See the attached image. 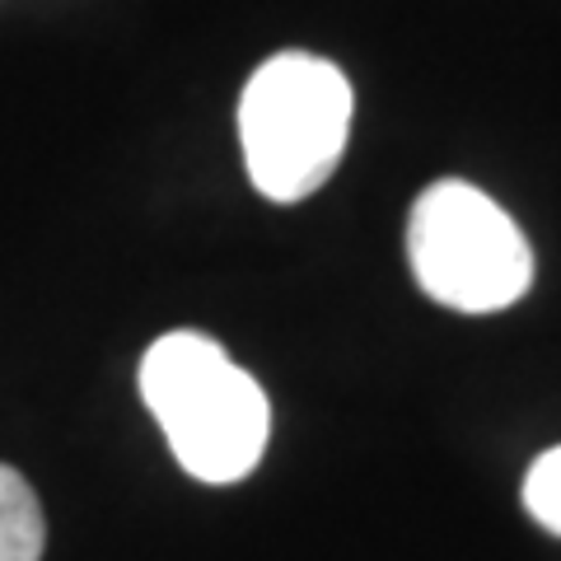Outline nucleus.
Here are the masks:
<instances>
[{
    "mask_svg": "<svg viewBox=\"0 0 561 561\" xmlns=\"http://www.w3.org/2000/svg\"><path fill=\"white\" fill-rule=\"evenodd\" d=\"M140 398L160 421L173 459L206 486H234L262 463L272 402L262 383L206 332H164L140 356Z\"/></svg>",
    "mask_w": 561,
    "mask_h": 561,
    "instance_id": "f257e3e1",
    "label": "nucleus"
},
{
    "mask_svg": "<svg viewBox=\"0 0 561 561\" xmlns=\"http://www.w3.org/2000/svg\"><path fill=\"white\" fill-rule=\"evenodd\" d=\"M346 70L313 51H276L239 99V140L249 179L267 202H305L328 183L351 140Z\"/></svg>",
    "mask_w": 561,
    "mask_h": 561,
    "instance_id": "f03ea898",
    "label": "nucleus"
},
{
    "mask_svg": "<svg viewBox=\"0 0 561 561\" xmlns=\"http://www.w3.org/2000/svg\"><path fill=\"white\" fill-rule=\"evenodd\" d=\"M408 262L435 305L501 313L534 286V249L511 210L463 179L431 183L408 216Z\"/></svg>",
    "mask_w": 561,
    "mask_h": 561,
    "instance_id": "7ed1b4c3",
    "label": "nucleus"
},
{
    "mask_svg": "<svg viewBox=\"0 0 561 561\" xmlns=\"http://www.w3.org/2000/svg\"><path fill=\"white\" fill-rule=\"evenodd\" d=\"M47 542L43 505L24 472L0 463V561H38Z\"/></svg>",
    "mask_w": 561,
    "mask_h": 561,
    "instance_id": "20e7f679",
    "label": "nucleus"
},
{
    "mask_svg": "<svg viewBox=\"0 0 561 561\" xmlns=\"http://www.w3.org/2000/svg\"><path fill=\"white\" fill-rule=\"evenodd\" d=\"M524 511L534 515V524L561 538V445L538 454L534 468L524 472Z\"/></svg>",
    "mask_w": 561,
    "mask_h": 561,
    "instance_id": "39448f33",
    "label": "nucleus"
}]
</instances>
